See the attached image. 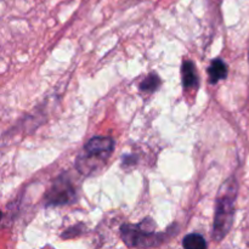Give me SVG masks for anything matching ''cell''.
<instances>
[{"label":"cell","instance_id":"obj_1","mask_svg":"<svg viewBox=\"0 0 249 249\" xmlns=\"http://www.w3.org/2000/svg\"><path fill=\"white\" fill-rule=\"evenodd\" d=\"M238 194V184L235 177H231L221 185L215 201L214 223L212 237L220 242L228 236L235 219V206Z\"/></svg>","mask_w":249,"mask_h":249},{"label":"cell","instance_id":"obj_2","mask_svg":"<svg viewBox=\"0 0 249 249\" xmlns=\"http://www.w3.org/2000/svg\"><path fill=\"white\" fill-rule=\"evenodd\" d=\"M114 151V141L109 136H94L83 147L75 160V168L84 175L99 172Z\"/></svg>","mask_w":249,"mask_h":249},{"label":"cell","instance_id":"obj_3","mask_svg":"<svg viewBox=\"0 0 249 249\" xmlns=\"http://www.w3.org/2000/svg\"><path fill=\"white\" fill-rule=\"evenodd\" d=\"M156 229L155 221L146 218L138 224H123L121 226V237L128 247H156L164 241V235L156 232Z\"/></svg>","mask_w":249,"mask_h":249},{"label":"cell","instance_id":"obj_4","mask_svg":"<svg viewBox=\"0 0 249 249\" xmlns=\"http://www.w3.org/2000/svg\"><path fill=\"white\" fill-rule=\"evenodd\" d=\"M77 198L74 186L67 175L62 174L53 182L51 187L45 195V203L48 207L66 206L73 203Z\"/></svg>","mask_w":249,"mask_h":249},{"label":"cell","instance_id":"obj_5","mask_svg":"<svg viewBox=\"0 0 249 249\" xmlns=\"http://www.w3.org/2000/svg\"><path fill=\"white\" fill-rule=\"evenodd\" d=\"M181 80L184 89L190 90L198 87L199 78L197 74L196 66L192 61H184L181 66Z\"/></svg>","mask_w":249,"mask_h":249},{"label":"cell","instance_id":"obj_6","mask_svg":"<svg viewBox=\"0 0 249 249\" xmlns=\"http://www.w3.org/2000/svg\"><path fill=\"white\" fill-rule=\"evenodd\" d=\"M229 68L225 61L221 58H214L211 62V66L208 67V77L211 84H216L219 80H223L228 77Z\"/></svg>","mask_w":249,"mask_h":249},{"label":"cell","instance_id":"obj_7","mask_svg":"<svg viewBox=\"0 0 249 249\" xmlns=\"http://www.w3.org/2000/svg\"><path fill=\"white\" fill-rule=\"evenodd\" d=\"M160 84H162V80H160V75L157 73L152 72L140 83L139 90L143 94H153L160 87Z\"/></svg>","mask_w":249,"mask_h":249},{"label":"cell","instance_id":"obj_8","mask_svg":"<svg viewBox=\"0 0 249 249\" xmlns=\"http://www.w3.org/2000/svg\"><path fill=\"white\" fill-rule=\"evenodd\" d=\"M182 247L186 249H206L208 247V243L199 233H190L182 240Z\"/></svg>","mask_w":249,"mask_h":249}]
</instances>
